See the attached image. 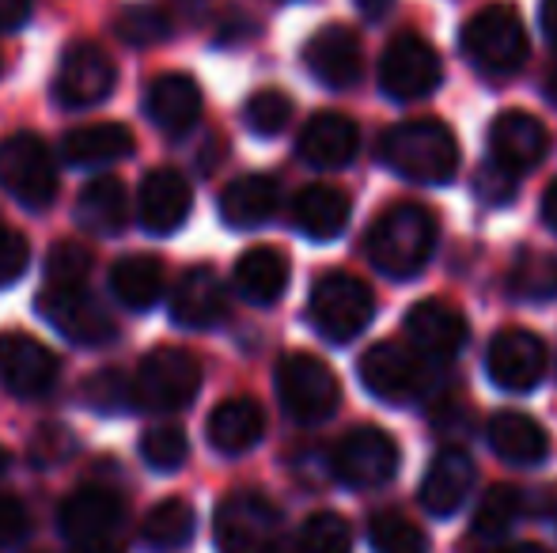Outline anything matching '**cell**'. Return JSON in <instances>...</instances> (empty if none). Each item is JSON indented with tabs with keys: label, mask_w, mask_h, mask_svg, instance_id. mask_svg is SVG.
Listing matches in <instances>:
<instances>
[{
	"label": "cell",
	"mask_w": 557,
	"mask_h": 553,
	"mask_svg": "<svg viewBox=\"0 0 557 553\" xmlns=\"http://www.w3.org/2000/svg\"><path fill=\"white\" fill-rule=\"evenodd\" d=\"M81 553H117L111 542H103V546H81Z\"/></svg>",
	"instance_id": "52"
},
{
	"label": "cell",
	"mask_w": 557,
	"mask_h": 553,
	"mask_svg": "<svg viewBox=\"0 0 557 553\" xmlns=\"http://www.w3.org/2000/svg\"><path fill=\"white\" fill-rule=\"evenodd\" d=\"M500 553H550V550L539 546V542H516V546H505Z\"/></svg>",
	"instance_id": "51"
},
{
	"label": "cell",
	"mask_w": 557,
	"mask_h": 553,
	"mask_svg": "<svg viewBox=\"0 0 557 553\" xmlns=\"http://www.w3.org/2000/svg\"><path fill=\"white\" fill-rule=\"evenodd\" d=\"M368 542L375 553H429V539L403 512H375L368 524Z\"/></svg>",
	"instance_id": "36"
},
{
	"label": "cell",
	"mask_w": 557,
	"mask_h": 553,
	"mask_svg": "<svg viewBox=\"0 0 557 553\" xmlns=\"http://www.w3.org/2000/svg\"><path fill=\"white\" fill-rule=\"evenodd\" d=\"M30 535V516L15 497H0V546H20Z\"/></svg>",
	"instance_id": "45"
},
{
	"label": "cell",
	"mask_w": 557,
	"mask_h": 553,
	"mask_svg": "<svg viewBox=\"0 0 557 553\" xmlns=\"http://www.w3.org/2000/svg\"><path fill=\"white\" fill-rule=\"evenodd\" d=\"M485 372L500 391H535L546 376V345L539 334L531 330H500L490 341L485 353Z\"/></svg>",
	"instance_id": "14"
},
{
	"label": "cell",
	"mask_w": 557,
	"mask_h": 553,
	"mask_svg": "<svg viewBox=\"0 0 557 553\" xmlns=\"http://www.w3.org/2000/svg\"><path fill=\"white\" fill-rule=\"evenodd\" d=\"M117 84V68L111 53L99 42H73L65 46L53 80V96L65 111H84V106L103 103Z\"/></svg>",
	"instance_id": "13"
},
{
	"label": "cell",
	"mask_w": 557,
	"mask_h": 553,
	"mask_svg": "<svg viewBox=\"0 0 557 553\" xmlns=\"http://www.w3.org/2000/svg\"><path fill=\"white\" fill-rule=\"evenodd\" d=\"M277 399L285 414L300 425H319V420L334 417L337 402H342V387L331 364H323L311 353H288L277 364Z\"/></svg>",
	"instance_id": "7"
},
{
	"label": "cell",
	"mask_w": 557,
	"mask_h": 553,
	"mask_svg": "<svg viewBox=\"0 0 557 553\" xmlns=\"http://www.w3.org/2000/svg\"><path fill=\"white\" fill-rule=\"evenodd\" d=\"M539 23H543L546 38L557 46V0H543V8H539Z\"/></svg>",
	"instance_id": "47"
},
{
	"label": "cell",
	"mask_w": 557,
	"mask_h": 553,
	"mask_svg": "<svg viewBox=\"0 0 557 553\" xmlns=\"http://www.w3.org/2000/svg\"><path fill=\"white\" fill-rule=\"evenodd\" d=\"M145 111L152 118L156 129L163 134H186V129L198 126L201 118V88L194 76L186 73H163L148 84Z\"/></svg>",
	"instance_id": "22"
},
{
	"label": "cell",
	"mask_w": 557,
	"mask_h": 553,
	"mask_svg": "<svg viewBox=\"0 0 557 553\" xmlns=\"http://www.w3.org/2000/svg\"><path fill=\"white\" fill-rule=\"evenodd\" d=\"M0 190L27 209H50L58 198V167L42 137L12 134L0 140Z\"/></svg>",
	"instance_id": "9"
},
{
	"label": "cell",
	"mask_w": 557,
	"mask_h": 553,
	"mask_svg": "<svg viewBox=\"0 0 557 553\" xmlns=\"http://www.w3.org/2000/svg\"><path fill=\"white\" fill-rule=\"evenodd\" d=\"M436 247V221L425 205L403 201L380 213V221L368 231V259L383 277H418L429 266Z\"/></svg>",
	"instance_id": "2"
},
{
	"label": "cell",
	"mask_w": 557,
	"mask_h": 553,
	"mask_svg": "<svg viewBox=\"0 0 557 553\" xmlns=\"http://www.w3.org/2000/svg\"><path fill=\"white\" fill-rule=\"evenodd\" d=\"M27 262H30L27 236L8 228V224H0V288L15 285V280L23 277V269H27Z\"/></svg>",
	"instance_id": "44"
},
{
	"label": "cell",
	"mask_w": 557,
	"mask_h": 553,
	"mask_svg": "<svg viewBox=\"0 0 557 553\" xmlns=\"http://www.w3.org/2000/svg\"><path fill=\"white\" fill-rule=\"evenodd\" d=\"M349 213H352L349 193L337 190V186H304L293 205L296 228L308 239H315V243H331V239L342 236L345 224H349Z\"/></svg>",
	"instance_id": "27"
},
{
	"label": "cell",
	"mask_w": 557,
	"mask_h": 553,
	"mask_svg": "<svg viewBox=\"0 0 557 553\" xmlns=\"http://www.w3.org/2000/svg\"><path fill=\"white\" fill-rule=\"evenodd\" d=\"M133 155V134L117 122H91L61 140V160L73 167H103Z\"/></svg>",
	"instance_id": "29"
},
{
	"label": "cell",
	"mask_w": 557,
	"mask_h": 553,
	"mask_svg": "<svg viewBox=\"0 0 557 553\" xmlns=\"http://www.w3.org/2000/svg\"><path fill=\"white\" fill-rule=\"evenodd\" d=\"M516 516H520V493L512 486H493L474 512V535L478 539H500Z\"/></svg>",
	"instance_id": "41"
},
{
	"label": "cell",
	"mask_w": 557,
	"mask_h": 553,
	"mask_svg": "<svg viewBox=\"0 0 557 553\" xmlns=\"http://www.w3.org/2000/svg\"><path fill=\"white\" fill-rule=\"evenodd\" d=\"M288 118H293V99L277 88L255 91V96L247 99V106H243V122H247V129L258 137H277L281 129L288 126Z\"/></svg>",
	"instance_id": "40"
},
{
	"label": "cell",
	"mask_w": 557,
	"mask_h": 553,
	"mask_svg": "<svg viewBox=\"0 0 557 553\" xmlns=\"http://www.w3.org/2000/svg\"><path fill=\"white\" fill-rule=\"evenodd\" d=\"M171 15L156 4H125L114 15V35L125 46H160L171 38Z\"/></svg>",
	"instance_id": "35"
},
{
	"label": "cell",
	"mask_w": 557,
	"mask_h": 553,
	"mask_svg": "<svg viewBox=\"0 0 557 553\" xmlns=\"http://www.w3.org/2000/svg\"><path fill=\"white\" fill-rule=\"evenodd\" d=\"M194 531H198V512H194V504L183 501V497H168V501H160L145 516V524H140V542L160 553L183 550L186 542L194 539Z\"/></svg>",
	"instance_id": "33"
},
{
	"label": "cell",
	"mask_w": 557,
	"mask_h": 553,
	"mask_svg": "<svg viewBox=\"0 0 557 553\" xmlns=\"http://www.w3.org/2000/svg\"><path fill=\"white\" fill-rule=\"evenodd\" d=\"M546 148H550V134L546 126L528 111H505L493 118L490 129V155L497 167H505L508 175H528L539 163L546 160Z\"/></svg>",
	"instance_id": "18"
},
{
	"label": "cell",
	"mask_w": 557,
	"mask_h": 553,
	"mask_svg": "<svg viewBox=\"0 0 557 553\" xmlns=\"http://www.w3.org/2000/svg\"><path fill=\"white\" fill-rule=\"evenodd\" d=\"M331 470L349 489H380L398 470V443L383 428L360 425L334 443Z\"/></svg>",
	"instance_id": "11"
},
{
	"label": "cell",
	"mask_w": 557,
	"mask_h": 553,
	"mask_svg": "<svg viewBox=\"0 0 557 553\" xmlns=\"http://www.w3.org/2000/svg\"><path fill=\"white\" fill-rule=\"evenodd\" d=\"M490 448L497 451L505 463L516 466H535L546 458L550 451V440H546V428L539 425L535 417L516 414V410H505L490 420Z\"/></svg>",
	"instance_id": "30"
},
{
	"label": "cell",
	"mask_w": 557,
	"mask_h": 553,
	"mask_svg": "<svg viewBox=\"0 0 557 553\" xmlns=\"http://www.w3.org/2000/svg\"><path fill=\"white\" fill-rule=\"evenodd\" d=\"M470 486H474V463H470V455L459 448H444L425 470L421 504H425L429 516H441V519L455 516L462 508V501L470 497Z\"/></svg>",
	"instance_id": "24"
},
{
	"label": "cell",
	"mask_w": 557,
	"mask_h": 553,
	"mask_svg": "<svg viewBox=\"0 0 557 553\" xmlns=\"http://www.w3.org/2000/svg\"><path fill=\"white\" fill-rule=\"evenodd\" d=\"M352 535L337 512H315L304 519L300 539H296V553H349Z\"/></svg>",
	"instance_id": "38"
},
{
	"label": "cell",
	"mask_w": 557,
	"mask_h": 553,
	"mask_svg": "<svg viewBox=\"0 0 557 553\" xmlns=\"http://www.w3.org/2000/svg\"><path fill=\"white\" fill-rule=\"evenodd\" d=\"M186 455H190V440H186V432L178 425H156L140 436V458H145L152 470H160V474L178 470V466L186 463Z\"/></svg>",
	"instance_id": "37"
},
{
	"label": "cell",
	"mask_w": 557,
	"mask_h": 553,
	"mask_svg": "<svg viewBox=\"0 0 557 553\" xmlns=\"http://www.w3.org/2000/svg\"><path fill=\"white\" fill-rule=\"evenodd\" d=\"M76 221L96 236H117L129 221V193H125L122 178L99 175L76 198Z\"/></svg>",
	"instance_id": "31"
},
{
	"label": "cell",
	"mask_w": 557,
	"mask_h": 553,
	"mask_svg": "<svg viewBox=\"0 0 557 553\" xmlns=\"http://www.w3.org/2000/svg\"><path fill=\"white\" fill-rule=\"evenodd\" d=\"M508 292L516 300H531V303H546L557 296V259L554 254H539L528 251L516 259L512 274H508Z\"/></svg>",
	"instance_id": "34"
},
{
	"label": "cell",
	"mask_w": 557,
	"mask_h": 553,
	"mask_svg": "<svg viewBox=\"0 0 557 553\" xmlns=\"http://www.w3.org/2000/svg\"><path fill=\"white\" fill-rule=\"evenodd\" d=\"M0 384L20 399H42L58 384V356L20 330L0 334Z\"/></svg>",
	"instance_id": "15"
},
{
	"label": "cell",
	"mask_w": 557,
	"mask_h": 553,
	"mask_svg": "<svg viewBox=\"0 0 557 553\" xmlns=\"http://www.w3.org/2000/svg\"><path fill=\"white\" fill-rule=\"evenodd\" d=\"M444 65L441 53L433 42L418 35V30H403L387 42L380 58V88L395 103H413V99H425L441 88Z\"/></svg>",
	"instance_id": "8"
},
{
	"label": "cell",
	"mask_w": 557,
	"mask_h": 553,
	"mask_svg": "<svg viewBox=\"0 0 557 553\" xmlns=\"http://www.w3.org/2000/svg\"><path fill=\"white\" fill-rule=\"evenodd\" d=\"M360 148V129L352 118L337 111H323L300 129V140H296V155L304 163L319 171H337L345 163H352Z\"/></svg>",
	"instance_id": "21"
},
{
	"label": "cell",
	"mask_w": 557,
	"mask_h": 553,
	"mask_svg": "<svg viewBox=\"0 0 557 553\" xmlns=\"http://www.w3.org/2000/svg\"><path fill=\"white\" fill-rule=\"evenodd\" d=\"M38 315H42L61 338L73 341V345L99 349L111 338H117V323L111 318V311L91 292H84V285H73V288L46 285L42 296H38Z\"/></svg>",
	"instance_id": "10"
},
{
	"label": "cell",
	"mask_w": 557,
	"mask_h": 553,
	"mask_svg": "<svg viewBox=\"0 0 557 553\" xmlns=\"http://www.w3.org/2000/svg\"><path fill=\"white\" fill-rule=\"evenodd\" d=\"M293 266H288V254L277 247H250L235 262V292L243 296L255 307H270L285 296Z\"/></svg>",
	"instance_id": "25"
},
{
	"label": "cell",
	"mask_w": 557,
	"mask_h": 553,
	"mask_svg": "<svg viewBox=\"0 0 557 553\" xmlns=\"http://www.w3.org/2000/svg\"><path fill=\"white\" fill-rule=\"evenodd\" d=\"M304 65L315 76L323 88L331 91H345L360 80L364 73V50H360L357 30L342 27V23H331V27L315 30L311 42L304 46Z\"/></svg>",
	"instance_id": "17"
},
{
	"label": "cell",
	"mask_w": 557,
	"mask_h": 553,
	"mask_svg": "<svg viewBox=\"0 0 557 553\" xmlns=\"http://www.w3.org/2000/svg\"><path fill=\"white\" fill-rule=\"evenodd\" d=\"M224 285L209 266H194L178 277L171 292V318L186 330H209L224 318Z\"/></svg>",
	"instance_id": "23"
},
{
	"label": "cell",
	"mask_w": 557,
	"mask_h": 553,
	"mask_svg": "<svg viewBox=\"0 0 557 553\" xmlns=\"http://www.w3.org/2000/svg\"><path fill=\"white\" fill-rule=\"evenodd\" d=\"M543 96L550 99V103L557 106V61L550 68H546V80H543Z\"/></svg>",
	"instance_id": "50"
},
{
	"label": "cell",
	"mask_w": 557,
	"mask_h": 553,
	"mask_svg": "<svg viewBox=\"0 0 557 553\" xmlns=\"http://www.w3.org/2000/svg\"><path fill=\"white\" fill-rule=\"evenodd\" d=\"M30 463L38 466V470H53V466L69 463V458L76 455V436L69 425H38L35 436H30Z\"/></svg>",
	"instance_id": "42"
},
{
	"label": "cell",
	"mask_w": 557,
	"mask_h": 553,
	"mask_svg": "<svg viewBox=\"0 0 557 553\" xmlns=\"http://www.w3.org/2000/svg\"><path fill=\"white\" fill-rule=\"evenodd\" d=\"M281 205V186L270 175H243L224 186L221 221L227 228H262Z\"/></svg>",
	"instance_id": "26"
},
{
	"label": "cell",
	"mask_w": 557,
	"mask_h": 553,
	"mask_svg": "<svg viewBox=\"0 0 557 553\" xmlns=\"http://www.w3.org/2000/svg\"><path fill=\"white\" fill-rule=\"evenodd\" d=\"M194 209L190 183L175 167H156L145 175L137 193V213L152 236H175Z\"/></svg>",
	"instance_id": "20"
},
{
	"label": "cell",
	"mask_w": 557,
	"mask_h": 553,
	"mask_svg": "<svg viewBox=\"0 0 557 553\" xmlns=\"http://www.w3.org/2000/svg\"><path fill=\"white\" fill-rule=\"evenodd\" d=\"M125 524V504L111 489H76L65 504H61V535L73 546H103Z\"/></svg>",
	"instance_id": "16"
},
{
	"label": "cell",
	"mask_w": 557,
	"mask_h": 553,
	"mask_svg": "<svg viewBox=\"0 0 557 553\" xmlns=\"http://www.w3.org/2000/svg\"><path fill=\"white\" fill-rule=\"evenodd\" d=\"M308 315L311 326L323 334L334 345H345V341L360 338L368 330L375 315V296L364 280L349 277V274H326L311 288L308 300Z\"/></svg>",
	"instance_id": "6"
},
{
	"label": "cell",
	"mask_w": 557,
	"mask_h": 553,
	"mask_svg": "<svg viewBox=\"0 0 557 553\" xmlns=\"http://www.w3.org/2000/svg\"><path fill=\"white\" fill-rule=\"evenodd\" d=\"M360 384L368 387V394H375L380 402L403 406L425 394L429 372L425 356L418 349H406L398 341H375L364 356H360Z\"/></svg>",
	"instance_id": "12"
},
{
	"label": "cell",
	"mask_w": 557,
	"mask_h": 553,
	"mask_svg": "<svg viewBox=\"0 0 557 553\" xmlns=\"http://www.w3.org/2000/svg\"><path fill=\"white\" fill-rule=\"evenodd\" d=\"M216 553H296L285 516L262 493H232L213 519Z\"/></svg>",
	"instance_id": "4"
},
{
	"label": "cell",
	"mask_w": 557,
	"mask_h": 553,
	"mask_svg": "<svg viewBox=\"0 0 557 553\" xmlns=\"http://www.w3.org/2000/svg\"><path fill=\"white\" fill-rule=\"evenodd\" d=\"M543 221L546 228L557 231V183H550V190L543 193Z\"/></svg>",
	"instance_id": "48"
},
{
	"label": "cell",
	"mask_w": 557,
	"mask_h": 553,
	"mask_svg": "<svg viewBox=\"0 0 557 553\" xmlns=\"http://www.w3.org/2000/svg\"><path fill=\"white\" fill-rule=\"evenodd\" d=\"M133 391H137V406L152 410V414H175L186 410L201 391V364L194 353L175 345H160L140 361L137 376H133Z\"/></svg>",
	"instance_id": "5"
},
{
	"label": "cell",
	"mask_w": 557,
	"mask_h": 553,
	"mask_svg": "<svg viewBox=\"0 0 557 553\" xmlns=\"http://www.w3.org/2000/svg\"><path fill=\"white\" fill-rule=\"evenodd\" d=\"M35 12V0H0V30H20Z\"/></svg>",
	"instance_id": "46"
},
{
	"label": "cell",
	"mask_w": 557,
	"mask_h": 553,
	"mask_svg": "<svg viewBox=\"0 0 557 553\" xmlns=\"http://www.w3.org/2000/svg\"><path fill=\"white\" fill-rule=\"evenodd\" d=\"M88 274H91V254H88V247H81L76 239H61V243L50 251V262H46V285L73 288V285H84Z\"/></svg>",
	"instance_id": "43"
},
{
	"label": "cell",
	"mask_w": 557,
	"mask_h": 553,
	"mask_svg": "<svg viewBox=\"0 0 557 553\" xmlns=\"http://www.w3.org/2000/svg\"><path fill=\"white\" fill-rule=\"evenodd\" d=\"M114 296L133 311H148L163 292V262L152 254H125L111 269Z\"/></svg>",
	"instance_id": "32"
},
{
	"label": "cell",
	"mask_w": 557,
	"mask_h": 553,
	"mask_svg": "<svg viewBox=\"0 0 557 553\" xmlns=\"http://www.w3.org/2000/svg\"><path fill=\"white\" fill-rule=\"evenodd\" d=\"M380 160L418 186H444L459 171V140L441 118H410L383 134Z\"/></svg>",
	"instance_id": "1"
},
{
	"label": "cell",
	"mask_w": 557,
	"mask_h": 553,
	"mask_svg": "<svg viewBox=\"0 0 557 553\" xmlns=\"http://www.w3.org/2000/svg\"><path fill=\"white\" fill-rule=\"evenodd\" d=\"M459 50L462 58L470 61V68L482 76H516L523 65H528V30H523V20L512 4L497 0V4H485L462 23L459 30Z\"/></svg>",
	"instance_id": "3"
},
{
	"label": "cell",
	"mask_w": 557,
	"mask_h": 553,
	"mask_svg": "<svg viewBox=\"0 0 557 553\" xmlns=\"http://www.w3.org/2000/svg\"><path fill=\"white\" fill-rule=\"evenodd\" d=\"M84 402L96 414H125L129 406H137V391H133V379L125 372L103 368L84 384Z\"/></svg>",
	"instance_id": "39"
},
{
	"label": "cell",
	"mask_w": 557,
	"mask_h": 553,
	"mask_svg": "<svg viewBox=\"0 0 557 553\" xmlns=\"http://www.w3.org/2000/svg\"><path fill=\"white\" fill-rule=\"evenodd\" d=\"M406 334H410L413 349L429 361H455L470 341L467 315L444 300L413 303L406 315Z\"/></svg>",
	"instance_id": "19"
},
{
	"label": "cell",
	"mask_w": 557,
	"mask_h": 553,
	"mask_svg": "<svg viewBox=\"0 0 557 553\" xmlns=\"http://www.w3.org/2000/svg\"><path fill=\"white\" fill-rule=\"evenodd\" d=\"M357 8L368 15V20H383V15L395 8V0H357Z\"/></svg>",
	"instance_id": "49"
},
{
	"label": "cell",
	"mask_w": 557,
	"mask_h": 553,
	"mask_svg": "<svg viewBox=\"0 0 557 553\" xmlns=\"http://www.w3.org/2000/svg\"><path fill=\"white\" fill-rule=\"evenodd\" d=\"M265 436V410L255 399L239 394V399H227L209 414V443H213L221 455H243Z\"/></svg>",
	"instance_id": "28"
},
{
	"label": "cell",
	"mask_w": 557,
	"mask_h": 553,
	"mask_svg": "<svg viewBox=\"0 0 557 553\" xmlns=\"http://www.w3.org/2000/svg\"><path fill=\"white\" fill-rule=\"evenodd\" d=\"M4 470H8V451L0 448V474H4Z\"/></svg>",
	"instance_id": "53"
}]
</instances>
